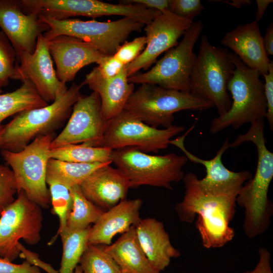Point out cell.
I'll use <instances>...</instances> for the list:
<instances>
[{
	"label": "cell",
	"instance_id": "1",
	"mask_svg": "<svg viewBox=\"0 0 273 273\" xmlns=\"http://www.w3.org/2000/svg\"><path fill=\"white\" fill-rule=\"evenodd\" d=\"M199 179L193 172L184 175L185 194L175 211L183 222L192 223L197 215L196 226L203 247L220 248L235 235L230 223L236 213L239 191L206 187Z\"/></svg>",
	"mask_w": 273,
	"mask_h": 273
},
{
	"label": "cell",
	"instance_id": "2",
	"mask_svg": "<svg viewBox=\"0 0 273 273\" xmlns=\"http://www.w3.org/2000/svg\"><path fill=\"white\" fill-rule=\"evenodd\" d=\"M264 120L251 124L248 131L241 134L229 147H237L245 142L253 143L257 151V163L254 176L241 188L236 203L245 210L243 228L249 239L263 234L268 228L273 206L268 198L269 187L273 178V153L266 146Z\"/></svg>",
	"mask_w": 273,
	"mask_h": 273
},
{
	"label": "cell",
	"instance_id": "3",
	"mask_svg": "<svg viewBox=\"0 0 273 273\" xmlns=\"http://www.w3.org/2000/svg\"><path fill=\"white\" fill-rule=\"evenodd\" d=\"M83 85L82 82H73L64 94L51 104L17 114L0 129V150L18 152L36 138L55 133L69 118Z\"/></svg>",
	"mask_w": 273,
	"mask_h": 273
},
{
	"label": "cell",
	"instance_id": "4",
	"mask_svg": "<svg viewBox=\"0 0 273 273\" xmlns=\"http://www.w3.org/2000/svg\"><path fill=\"white\" fill-rule=\"evenodd\" d=\"M235 68L234 53L212 45L203 35L190 78L189 93L211 102L218 116L223 115L232 104L227 87Z\"/></svg>",
	"mask_w": 273,
	"mask_h": 273
},
{
	"label": "cell",
	"instance_id": "5",
	"mask_svg": "<svg viewBox=\"0 0 273 273\" xmlns=\"http://www.w3.org/2000/svg\"><path fill=\"white\" fill-rule=\"evenodd\" d=\"M234 63L235 68L227 87L232 98L231 106L226 113L211 121L212 133L230 126L238 129L246 123L266 118V102L260 74L248 68L235 54Z\"/></svg>",
	"mask_w": 273,
	"mask_h": 273
},
{
	"label": "cell",
	"instance_id": "6",
	"mask_svg": "<svg viewBox=\"0 0 273 273\" xmlns=\"http://www.w3.org/2000/svg\"><path fill=\"white\" fill-rule=\"evenodd\" d=\"M213 107L211 102L190 93L145 83L132 92L123 110L151 126L167 128L173 125L176 112L203 111Z\"/></svg>",
	"mask_w": 273,
	"mask_h": 273
},
{
	"label": "cell",
	"instance_id": "7",
	"mask_svg": "<svg viewBox=\"0 0 273 273\" xmlns=\"http://www.w3.org/2000/svg\"><path fill=\"white\" fill-rule=\"evenodd\" d=\"M111 160L128 178L131 188L149 186L171 190L173 183L183 180V167L188 159L185 155H153L127 147L112 150Z\"/></svg>",
	"mask_w": 273,
	"mask_h": 273
},
{
	"label": "cell",
	"instance_id": "8",
	"mask_svg": "<svg viewBox=\"0 0 273 273\" xmlns=\"http://www.w3.org/2000/svg\"><path fill=\"white\" fill-rule=\"evenodd\" d=\"M41 21L49 27L42 33L48 40L56 36H72L91 44L106 56L114 55L133 32H140L145 25L131 18L101 22L68 18L56 20L40 14Z\"/></svg>",
	"mask_w": 273,
	"mask_h": 273
},
{
	"label": "cell",
	"instance_id": "9",
	"mask_svg": "<svg viewBox=\"0 0 273 273\" xmlns=\"http://www.w3.org/2000/svg\"><path fill=\"white\" fill-rule=\"evenodd\" d=\"M55 136V133L40 135L18 152L1 150L2 157L13 172L17 193L23 191L43 208H48L51 203L46 174L51 144Z\"/></svg>",
	"mask_w": 273,
	"mask_h": 273
},
{
	"label": "cell",
	"instance_id": "10",
	"mask_svg": "<svg viewBox=\"0 0 273 273\" xmlns=\"http://www.w3.org/2000/svg\"><path fill=\"white\" fill-rule=\"evenodd\" d=\"M203 29L201 20L194 22L180 42L166 51L150 70L128 77L129 82L189 93L190 78L196 58L193 49Z\"/></svg>",
	"mask_w": 273,
	"mask_h": 273
},
{
	"label": "cell",
	"instance_id": "11",
	"mask_svg": "<svg viewBox=\"0 0 273 273\" xmlns=\"http://www.w3.org/2000/svg\"><path fill=\"white\" fill-rule=\"evenodd\" d=\"M185 129L184 126L174 125L163 129L154 127L123 110L107 120L98 147L112 150L132 147L145 153H158L166 149L171 139Z\"/></svg>",
	"mask_w": 273,
	"mask_h": 273
},
{
	"label": "cell",
	"instance_id": "12",
	"mask_svg": "<svg viewBox=\"0 0 273 273\" xmlns=\"http://www.w3.org/2000/svg\"><path fill=\"white\" fill-rule=\"evenodd\" d=\"M17 193V198L0 215V257L12 262L20 256V240L36 244L42 227L41 208L23 191Z\"/></svg>",
	"mask_w": 273,
	"mask_h": 273
},
{
	"label": "cell",
	"instance_id": "13",
	"mask_svg": "<svg viewBox=\"0 0 273 273\" xmlns=\"http://www.w3.org/2000/svg\"><path fill=\"white\" fill-rule=\"evenodd\" d=\"M106 122L99 95L93 92L87 96L80 94L73 106L67 124L54 138L51 149L82 143L98 147Z\"/></svg>",
	"mask_w": 273,
	"mask_h": 273
},
{
	"label": "cell",
	"instance_id": "14",
	"mask_svg": "<svg viewBox=\"0 0 273 273\" xmlns=\"http://www.w3.org/2000/svg\"><path fill=\"white\" fill-rule=\"evenodd\" d=\"M40 7L45 16L56 20L118 15L132 18L145 25L161 13L136 4H113L98 0H43Z\"/></svg>",
	"mask_w": 273,
	"mask_h": 273
},
{
	"label": "cell",
	"instance_id": "15",
	"mask_svg": "<svg viewBox=\"0 0 273 273\" xmlns=\"http://www.w3.org/2000/svg\"><path fill=\"white\" fill-rule=\"evenodd\" d=\"M193 22L167 11L160 13L145 25L146 45L140 55L126 66L128 77L141 69L147 71L162 53L178 44V38Z\"/></svg>",
	"mask_w": 273,
	"mask_h": 273
},
{
	"label": "cell",
	"instance_id": "16",
	"mask_svg": "<svg viewBox=\"0 0 273 273\" xmlns=\"http://www.w3.org/2000/svg\"><path fill=\"white\" fill-rule=\"evenodd\" d=\"M14 79L27 80L34 86L42 99L48 104L55 101L68 89L66 83L58 78L55 70L47 40L40 34L32 53L22 52L17 58Z\"/></svg>",
	"mask_w": 273,
	"mask_h": 273
},
{
	"label": "cell",
	"instance_id": "17",
	"mask_svg": "<svg viewBox=\"0 0 273 273\" xmlns=\"http://www.w3.org/2000/svg\"><path fill=\"white\" fill-rule=\"evenodd\" d=\"M0 27L10 40L17 58L23 52L32 53L38 36L49 30L36 13L24 12L20 1L0 0Z\"/></svg>",
	"mask_w": 273,
	"mask_h": 273
},
{
	"label": "cell",
	"instance_id": "18",
	"mask_svg": "<svg viewBox=\"0 0 273 273\" xmlns=\"http://www.w3.org/2000/svg\"><path fill=\"white\" fill-rule=\"evenodd\" d=\"M47 40L57 76L64 83L73 80L82 68L97 64L106 56L91 44L72 36L61 35Z\"/></svg>",
	"mask_w": 273,
	"mask_h": 273
},
{
	"label": "cell",
	"instance_id": "19",
	"mask_svg": "<svg viewBox=\"0 0 273 273\" xmlns=\"http://www.w3.org/2000/svg\"><path fill=\"white\" fill-rule=\"evenodd\" d=\"M79 186L83 195L104 211L126 199L131 188L126 176L110 164L96 169Z\"/></svg>",
	"mask_w": 273,
	"mask_h": 273
},
{
	"label": "cell",
	"instance_id": "20",
	"mask_svg": "<svg viewBox=\"0 0 273 273\" xmlns=\"http://www.w3.org/2000/svg\"><path fill=\"white\" fill-rule=\"evenodd\" d=\"M221 43L233 50L250 69L261 75L267 73L270 61L263 46L258 22L254 20L237 26L225 34Z\"/></svg>",
	"mask_w": 273,
	"mask_h": 273
},
{
	"label": "cell",
	"instance_id": "21",
	"mask_svg": "<svg viewBox=\"0 0 273 273\" xmlns=\"http://www.w3.org/2000/svg\"><path fill=\"white\" fill-rule=\"evenodd\" d=\"M142 204L140 198L125 199L104 211L91 226L88 244L104 246L111 244L115 235L125 233L140 222Z\"/></svg>",
	"mask_w": 273,
	"mask_h": 273
},
{
	"label": "cell",
	"instance_id": "22",
	"mask_svg": "<svg viewBox=\"0 0 273 273\" xmlns=\"http://www.w3.org/2000/svg\"><path fill=\"white\" fill-rule=\"evenodd\" d=\"M193 125L183 135L173 140L169 144L174 145L181 150L188 160L203 165L206 170V175L200 182L204 186L223 190H240L242 186L253 176L248 170L234 172L228 169L222 162L223 153L229 148L230 143L226 139L216 155L212 159L205 160L198 157L185 148L184 140L188 133L194 128Z\"/></svg>",
	"mask_w": 273,
	"mask_h": 273
},
{
	"label": "cell",
	"instance_id": "23",
	"mask_svg": "<svg viewBox=\"0 0 273 273\" xmlns=\"http://www.w3.org/2000/svg\"><path fill=\"white\" fill-rule=\"evenodd\" d=\"M128 78L126 66L118 75L110 79L103 77L96 67L86 75L82 83L99 95L106 120L123 110L127 100L134 90V84L129 82Z\"/></svg>",
	"mask_w": 273,
	"mask_h": 273
},
{
	"label": "cell",
	"instance_id": "24",
	"mask_svg": "<svg viewBox=\"0 0 273 273\" xmlns=\"http://www.w3.org/2000/svg\"><path fill=\"white\" fill-rule=\"evenodd\" d=\"M139 243L152 265L159 272L169 266L172 258L180 255L171 244L163 223L155 218L141 219L135 226Z\"/></svg>",
	"mask_w": 273,
	"mask_h": 273
},
{
	"label": "cell",
	"instance_id": "25",
	"mask_svg": "<svg viewBox=\"0 0 273 273\" xmlns=\"http://www.w3.org/2000/svg\"><path fill=\"white\" fill-rule=\"evenodd\" d=\"M105 251L119 266L121 273H160L151 264L137 239L135 226L114 243L104 246Z\"/></svg>",
	"mask_w": 273,
	"mask_h": 273
},
{
	"label": "cell",
	"instance_id": "26",
	"mask_svg": "<svg viewBox=\"0 0 273 273\" xmlns=\"http://www.w3.org/2000/svg\"><path fill=\"white\" fill-rule=\"evenodd\" d=\"M21 86L6 94H0V129L7 118L22 111L40 108L49 104L39 96L28 80L22 81Z\"/></svg>",
	"mask_w": 273,
	"mask_h": 273
},
{
	"label": "cell",
	"instance_id": "27",
	"mask_svg": "<svg viewBox=\"0 0 273 273\" xmlns=\"http://www.w3.org/2000/svg\"><path fill=\"white\" fill-rule=\"evenodd\" d=\"M111 164L74 163L50 158L47 167L46 180H53L70 188L80 185L96 169Z\"/></svg>",
	"mask_w": 273,
	"mask_h": 273
},
{
	"label": "cell",
	"instance_id": "28",
	"mask_svg": "<svg viewBox=\"0 0 273 273\" xmlns=\"http://www.w3.org/2000/svg\"><path fill=\"white\" fill-rule=\"evenodd\" d=\"M112 150L85 144H70L51 149L50 158L64 161L82 163H112Z\"/></svg>",
	"mask_w": 273,
	"mask_h": 273
},
{
	"label": "cell",
	"instance_id": "29",
	"mask_svg": "<svg viewBox=\"0 0 273 273\" xmlns=\"http://www.w3.org/2000/svg\"><path fill=\"white\" fill-rule=\"evenodd\" d=\"M70 191L72 204L67 218L66 231L80 230L95 223L104 211L83 195L79 185L71 187Z\"/></svg>",
	"mask_w": 273,
	"mask_h": 273
},
{
	"label": "cell",
	"instance_id": "30",
	"mask_svg": "<svg viewBox=\"0 0 273 273\" xmlns=\"http://www.w3.org/2000/svg\"><path fill=\"white\" fill-rule=\"evenodd\" d=\"M91 226L80 230L66 231L60 236L63 252L58 273H73L88 244Z\"/></svg>",
	"mask_w": 273,
	"mask_h": 273
},
{
	"label": "cell",
	"instance_id": "31",
	"mask_svg": "<svg viewBox=\"0 0 273 273\" xmlns=\"http://www.w3.org/2000/svg\"><path fill=\"white\" fill-rule=\"evenodd\" d=\"M79 263L82 273H121L104 245L88 244Z\"/></svg>",
	"mask_w": 273,
	"mask_h": 273
},
{
	"label": "cell",
	"instance_id": "32",
	"mask_svg": "<svg viewBox=\"0 0 273 273\" xmlns=\"http://www.w3.org/2000/svg\"><path fill=\"white\" fill-rule=\"evenodd\" d=\"M46 183L49 186L53 212L58 216L59 220V229L50 242L51 245L55 241L59 235H62L66 231L67 218L71 209L72 199L70 188L51 180H46Z\"/></svg>",
	"mask_w": 273,
	"mask_h": 273
},
{
	"label": "cell",
	"instance_id": "33",
	"mask_svg": "<svg viewBox=\"0 0 273 273\" xmlns=\"http://www.w3.org/2000/svg\"><path fill=\"white\" fill-rule=\"evenodd\" d=\"M15 51L3 32H0V87L7 85L14 79L17 64L15 63Z\"/></svg>",
	"mask_w": 273,
	"mask_h": 273
},
{
	"label": "cell",
	"instance_id": "34",
	"mask_svg": "<svg viewBox=\"0 0 273 273\" xmlns=\"http://www.w3.org/2000/svg\"><path fill=\"white\" fill-rule=\"evenodd\" d=\"M17 193L13 171L8 166L0 164V215L15 199Z\"/></svg>",
	"mask_w": 273,
	"mask_h": 273
},
{
	"label": "cell",
	"instance_id": "35",
	"mask_svg": "<svg viewBox=\"0 0 273 273\" xmlns=\"http://www.w3.org/2000/svg\"><path fill=\"white\" fill-rule=\"evenodd\" d=\"M146 42L145 35L135 37L130 41H125L120 46L114 56L126 66L134 61L143 51Z\"/></svg>",
	"mask_w": 273,
	"mask_h": 273
},
{
	"label": "cell",
	"instance_id": "36",
	"mask_svg": "<svg viewBox=\"0 0 273 273\" xmlns=\"http://www.w3.org/2000/svg\"><path fill=\"white\" fill-rule=\"evenodd\" d=\"M204 9L200 0H170L169 11L171 13L193 22Z\"/></svg>",
	"mask_w": 273,
	"mask_h": 273
},
{
	"label": "cell",
	"instance_id": "37",
	"mask_svg": "<svg viewBox=\"0 0 273 273\" xmlns=\"http://www.w3.org/2000/svg\"><path fill=\"white\" fill-rule=\"evenodd\" d=\"M97 64L96 68L99 73L108 79L118 75L125 67L114 55L104 56Z\"/></svg>",
	"mask_w": 273,
	"mask_h": 273
},
{
	"label": "cell",
	"instance_id": "38",
	"mask_svg": "<svg viewBox=\"0 0 273 273\" xmlns=\"http://www.w3.org/2000/svg\"><path fill=\"white\" fill-rule=\"evenodd\" d=\"M264 78V92L266 102V118L270 129H273V62L270 61L268 72L263 75Z\"/></svg>",
	"mask_w": 273,
	"mask_h": 273
},
{
	"label": "cell",
	"instance_id": "39",
	"mask_svg": "<svg viewBox=\"0 0 273 273\" xmlns=\"http://www.w3.org/2000/svg\"><path fill=\"white\" fill-rule=\"evenodd\" d=\"M0 273H42L40 267L26 260L16 264L0 257Z\"/></svg>",
	"mask_w": 273,
	"mask_h": 273
},
{
	"label": "cell",
	"instance_id": "40",
	"mask_svg": "<svg viewBox=\"0 0 273 273\" xmlns=\"http://www.w3.org/2000/svg\"><path fill=\"white\" fill-rule=\"evenodd\" d=\"M258 261L251 270L243 273H273L271 267V254L266 247H260L258 251Z\"/></svg>",
	"mask_w": 273,
	"mask_h": 273
},
{
	"label": "cell",
	"instance_id": "41",
	"mask_svg": "<svg viewBox=\"0 0 273 273\" xmlns=\"http://www.w3.org/2000/svg\"><path fill=\"white\" fill-rule=\"evenodd\" d=\"M123 4H136L146 8L155 10L161 13L169 11L170 0H123Z\"/></svg>",
	"mask_w": 273,
	"mask_h": 273
},
{
	"label": "cell",
	"instance_id": "42",
	"mask_svg": "<svg viewBox=\"0 0 273 273\" xmlns=\"http://www.w3.org/2000/svg\"><path fill=\"white\" fill-rule=\"evenodd\" d=\"M263 46L267 55H273V23H271L266 29L264 37H262Z\"/></svg>",
	"mask_w": 273,
	"mask_h": 273
},
{
	"label": "cell",
	"instance_id": "43",
	"mask_svg": "<svg viewBox=\"0 0 273 273\" xmlns=\"http://www.w3.org/2000/svg\"><path fill=\"white\" fill-rule=\"evenodd\" d=\"M273 2L272 0H256L257 12L255 21L258 22L260 21L267 8L268 6Z\"/></svg>",
	"mask_w": 273,
	"mask_h": 273
},
{
	"label": "cell",
	"instance_id": "44",
	"mask_svg": "<svg viewBox=\"0 0 273 273\" xmlns=\"http://www.w3.org/2000/svg\"><path fill=\"white\" fill-rule=\"evenodd\" d=\"M222 2L228 4L237 8H240L243 6L249 5L252 3V1L249 0H233L231 2H228V1H222Z\"/></svg>",
	"mask_w": 273,
	"mask_h": 273
},
{
	"label": "cell",
	"instance_id": "45",
	"mask_svg": "<svg viewBox=\"0 0 273 273\" xmlns=\"http://www.w3.org/2000/svg\"><path fill=\"white\" fill-rule=\"evenodd\" d=\"M73 273H82V269L79 265L75 267Z\"/></svg>",
	"mask_w": 273,
	"mask_h": 273
},
{
	"label": "cell",
	"instance_id": "46",
	"mask_svg": "<svg viewBox=\"0 0 273 273\" xmlns=\"http://www.w3.org/2000/svg\"><path fill=\"white\" fill-rule=\"evenodd\" d=\"M2 92V88L0 87V94Z\"/></svg>",
	"mask_w": 273,
	"mask_h": 273
}]
</instances>
